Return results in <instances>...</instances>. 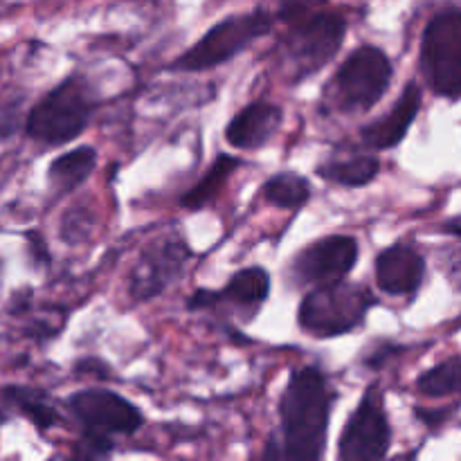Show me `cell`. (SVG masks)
<instances>
[{
  "mask_svg": "<svg viewBox=\"0 0 461 461\" xmlns=\"http://www.w3.org/2000/svg\"><path fill=\"white\" fill-rule=\"evenodd\" d=\"M237 167H239L237 158L221 153V156L216 158L214 165L207 169V174L203 176V178L198 180L187 194H185L180 205L187 207V210H201V207L210 205V203L219 196V192L223 189V185L228 183V178L234 174Z\"/></svg>",
  "mask_w": 461,
  "mask_h": 461,
  "instance_id": "2e32d148",
  "label": "cell"
},
{
  "mask_svg": "<svg viewBox=\"0 0 461 461\" xmlns=\"http://www.w3.org/2000/svg\"><path fill=\"white\" fill-rule=\"evenodd\" d=\"M270 293V277L264 268L239 270L228 282L225 291L219 293L221 302H234V304L250 306L261 304Z\"/></svg>",
  "mask_w": 461,
  "mask_h": 461,
  "instance_id": "ac0fdd59",
  "label": "cell"
},
{
  "mask_svg": "<svg viewBox=\"0 0 461 461\" xmlns=\"http://www.w3.org/2000/svg\"><path fill=\"white\" fill-rule=\"evenodd\" d=\"M270 25H273V21H270V16L266 12H252L241 14V16L225 18V21L216 23L187 52L180 54L171 63V68L174 70L194 72L221 66V63L230 61L239 52H243L259 36L268 34Z\"/></svg>",
  "mask_w": 461,
  "mask_h": 461,
  "instance_id": "8992f818",
  "label": "cell"
},
{
  "mask_svg": "<svg viewBox=\"0 0 461 461\" xmlns=\"http://www.w3.org/2000/svg\"><path fill=\"white\" fill-rule=\"evenodd\" d=\"M5 399L14 405V408L21 410L36 428L41 430H48L54 423L59 421V414L54 410V405L45 399V394L36 390H27V387H7L5 390Z\"/></svg>",
  "mask_w": 461,
  "mask_h": 461,
  "instance_id": "ffe728a7",
  "label": "cell"
},
{
  "mask_svg": "<svg viewBox=\"0 0 461 461\" xmlns=\"http://www.w3.org/2000/svg\"><path fill=\"white\" fill-rule=\"evenodd\" d=\"M421 66L437 95L461 97V9H446L428 23Z\"/></svg>",
  "mask_w": 461,
  "mask_h": 461,
  "instance_id": "52a82bcc",
  "label": "cell"
},
{
  "mask_svg": "<svg viewBox=\"0 0 461 461\" xmlns=\"http://www.w3.org/2000/svg\"><path fill=\"white\" fill-rule=\"evenodd\" d=\"M189 250L183 241H165L149 250L131 275V295L147 302L165 291L185 268Z\"/></svg>",
  "mask_w": 461,
  "mask_h": 461,
  "instance_id": "8fae6325",
  "label": "cell"
},
{
  "mask_svg": "<svg viewBox=\"0 0 461 461\" xmlns=\"http://www.w3.org/2000/svg\"><path fill=\"white\" fill-rule=\"evenodd\" d=\"M417 387L428 396H450L461 392V358H450L419 376Z\"/></svg>",
  "mask_w": 461,
  "mask_h": 461,
  "instance_id": "44dd1931",
  "label": "cell"
},
{
  "mask_svg": "<svg viewBox=\"0 0 461 461\" xmlns=\"http://www.w3.org/2000/svg\"><path fill=\"white\" fill-rule=\"evenodd\" d=\"M426 275V261L414 248L392 246L376 259V282L390 295H414Z\"/></svg>",
  "mask_w": 461,
  "mask_h": 461,
  "instance_id": "7c38bea8",
  "label": "cell"
},
{
  "mask_svg": "<svg viewBox=\"0 0 461 461\" xmlns=\"http://www.w3.org/2000/svg\"><path fill=\"white\" fill-rule=\"evenodd\" d=\"M95 111V97L81 79H66L45 95L27 117L30 138L45 144H66L84 133Z\"/></svg>",
  "mask_w": 461,
  "mask_h": 461,
  "instance_id": "277c9868",
  "label": "cell"
},
{
  "mask_svg": "<svg viewBox=\"0 0 461 461\" xmlns=\"http://www.w3.org/2000/svg\"><path fill=\"white\" fill-rule=\"evenodd\" d=\"M356 259H358V241L345 234H333L304 248L293 261V273L306 284L338 282L354 268Z\"/></svg>",
  "mask_w": 461,
  "mask_h": 461,
  "instance_id": "30bf717a",
  "label": "cell"
},
{
  "mask_svg": "<svg viewBox=\"0 0 461 461\" xmlns=\"http://www.w3.org/2000/svg\"><path fill=\"white\" fill-rule=\"evenodd\" d=\"M392 81V63L383 50L363 45L340 66L329 86V99L345 113L369 111L385 95Z\"/></svg>",
  "mask_w": 461,
  "mask_h": 461,
  "instance_id": "5b68a950",
  "label": "cell"
},
{
  "mask_svg": "<svg viewBox=\"0 0 461 461\" xmlns=\"http://www.w3.org/2000/svg\"><path fill=\"white\" fill-rule=\"evenodd\" d=\"M221 297L216 291H196L192 297H189V309H212L214 304H219Z\"/></svg>",
  "mask_w": 461,
  "mask_h": 461,
  "instance_id": "603a6c76",
  "label": "cell"
},
{
  "mask_svg": "<svg viewBox=\"0 0 461 461\" xmlns=\"http://www.w3.org/2000/svg\"><path fill=\"white\" fill-rule=\"evenodd\" d=\"M345 32V18L338 12H329L322 7H315L286 21L282 54L293 81L315 75L320 68L327 66L340 50Z\"/></svg>",
  "mask_w": 461,
  "mask_h": 461,
  "instance_id": "7a4b0ae2",
  "label": "cell"
},
{
  "mask_svg": "<svg viewBox=\"0 0 461 461\" xmlns=\"http://www.w3.org/2000/svg\"><path fill=\"white\" fill-rule=\"evenodd\" d=\"M374 306L367 288L347 282L320 284L304 297L300 306V327L315 338H336L354 331L365 322V315Z\"/></svg>",
  "mask_w": 461,
  "mask_h": 461,
  "instance_id": "3957f363",
  "label": "cell"
},
{
  "mask_svg": "<svg viewBox=\"0 0 461 461\" xmlns=\"http://www.w3.org/2000/svg\"><path fill=\"white\" fill-rule=\"evenodd\" d=\"M378 165L376 158L372 156H356L349 160H331L327 165L318 167V174L324 180H331V183L342 185V187H365V185L372 183L378 176Z\"/></svg>",
  "mask_w": 461,
  "mask_h": 461,
  "instance_id": "e0dca14e",
  "label": "cell"
},
{
  "mask_svg": "<svg viewBox=\"0 0 461 461\" xmlns=\"http://www.w3.org/2000/svg\"><path fill=\"white\" fill-rule=\"evenodd\" d=\"M264 198L270 205L282 207V210H300L309 203L311 185L302 176L293 174V171H284V174L273 176L264 185Z\"/></svg>",
  "mask_w": 461,
  "mask_h": 461,
  "instance_id": "d6986e66",
  "label": "cell"
},
{
  "mask_svg": "<svg viewBox=\"0 0 461 461\" xmlns=\"http://www.w3.org/2000/svg\"><path fill=\"white\" fill-rule=\"evenodd\" d=\"M333 394L327 378L315 367L293 372L279 403L282 450L277 457L320 459L327 444Z\"/></svg>",
  "mask_w": 461,
  "mask_h": 461,
  "instance_id": "6da1fadb",
  "label": "cell"
},
{
  "mask_svg": "<svg viewBox=\"0 0 461 461\" xmlns=\"http://www.w3.org/2000/svg\"><path fill=\"white\" fill-rule=\"evenodd\" d=\"M21 124V99H0V138L16 133Z\"/></svg>",
  "mask_w": 461,
  "mask_h": 461,
  "instance_id": "7402d4cb",
  "label": "cell"
},
{
  "mask_svg": "<svg viewBox=\"0 0 461 461\" xmlns=\"http://www.w3.org/2000/svg\"><path fill=\"white\" fill-rule=\"evenodd\" d=\"M88 439L111 441V435H133L142 428V414L131 401L108 390L77 392L68 401Z\"/></svg>",
  "mask_w": 461,
  "mask_h": 461,
  "instance_id": "9c48e42d",
  "label": "cell"
},
{
  "mask_svg": "<svg viewBox=\"0 0 461 461\" xmlns=\"http://www.w3.org/2000/svg\"><path fill=\"white\" fill-rule=\"evenodd\" d=\"M95 165H97V153L90 147H79L70 153H63L57 160L50 165L48 178L54 192L66 194L79 187L90 174H93Z\"/></svg>",
  "mask_w": 461,
  "mask_h": 461,
  "instance_id": "9a60e30c",
  "label": "cell"
},
{
  "mask_svg": "<svg viewBox=\"0 0 461 461\" xmlns=\"http://www.w3.org/2000/svg\"><path fill=\"white\" fill-rule=\"evenodd\" d=\"M282 124V108L270 102H255L232 117L225 140L234 149H259Z\"/></svg>",
  "mask_w": 461,
  "mask_h": 461,
  "instance_id": "5bb4252c",
  "label": "cell"
},
{
  "mask_svg": "<svg viewBox=\"0 0 461 461\" xmlns=\"http://www.w3.org/2000/svg\"><path fill=\"white\" fill-rule=\"evenodd\" d=\"M392 441L390 421H387L385 405L378 385H372L360 399L347 421L345 432L338 446V457L342 461H374L387 455Z\"/></svg>",
  "mask_w": 461,
  "mask_h": 461,
  "instance_id": "ba28073f",
  "label": "cell"
},
{
  "mask_svg": "<svg viewBox=\"0 0 461 461\" xmlns=\"http://www.w3.org/2000/svg\"><path fill=\"white\" fill-rule=\"evenodd\" d=\"M419 108H421V88L417 84H408L399 102H396V106L385 117L365 126L360 131V138L372 149L396 147L408 135L414 117L419 115Z\"/></svg>",
  "mask_w": 461,
  "mask_h": 461,
  "instance_id": "4fadbf2b",
  "label": "cell"
}]
</instances>
